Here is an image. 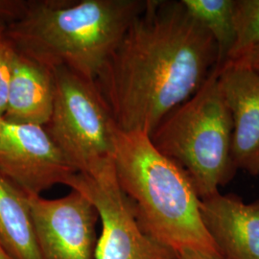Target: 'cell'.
<instances>
[{
	"instance_id": "obj_4",
	"label": "cell",
	"mask_w": 259,
	"mask_h": 259,
	"mask_svg": "<svg viewBox=\"0 0 259 259\" xmlns=\"http://www.w3.org/2000/svg\"><path fill=\"white\" fill-rule=\"evenodd\" d=\"M218 78L215 67L198 92L150 136L154 146L189 177L200 199L218 193L235 169L232 116Z\"/></svg>"
},
{
	"instance_id": "obj_2",
	"label": "cell",
	"mask_w": 259,
	"mask_h": 259,
	"mask_svg": "<svg viewBox=\"0 0 259 259\" xmlns=\"http://www.w3.org/2000/svg\"><path fill=\"white\" fill-rule=\"evenodd\" d=\"M146 0H0L5 37L49 69L93 81Z\"/></svg>"
},
{
	"instance_id": "obj_1",
	"label": "cell",
	"mask_w": 259,
	"mask_h": 259,
	"mask_svg": "<svg viewBox=\"0 0 259 259\" xmlns=\"http://www.w3.org/2000/svg\"><path fill=\"white\" fill-rule=\"evenodd\" d=\"M212 37L181 1L146 0L94 80L117 129L151 136L217 65Z\"/></svg>"
},
{
	"instance_id": "obj_3",
	"label": "cell",
	"mask_w": 259,
	"mask_h": 259,
	"mask_svg": "<svg viewBox=\"0 0 259 259\" xmlns=\"http://www.w3.org/2000/svg\"><path fill=\"white\" fill-rule=\"evenodd\" d=\"M117 182L144 231L178 254L195 251L225 259L204 226L201 199L185 171L142 133L118 130Z\"/></svg>"
},
{
	"instance_id": "obj_7",
	"label": "cell",
	"mask_w": 259,
	"mask_h": 259,
	"mask_svg": "<svg viewBox=\"0 0 259 259\" xmlns=\"http://www.w3.org/2000/svg\"><path fill=\"white\" fill-rule=\"evenodd\" d=\"M42 126L0 119V175L26 196H40L76 174Z\"/></svg>"
},
{
	"instance_id": "obj_6",
	"label": "cell",
	"mask_w": 259,
	"mask_h": 259,
	"mask_svg": "<svg viewBox=\"0 0 259 259\" xmlns=\"http://www.w3.org/2000/svg\"><path fill=\"white\" fill-rule=\"evenodd\" d=\"M65 185L84 195L101 222L95 259H180L144 231L115 175L114 162L92 174L76 173Z\"/></svg>"
},
{
	"instance_id": "obj_9",
	"label": "cell",
	"mask_w": 259,
	"mask_h": 259,
	"mask_svg": "<svg viewBox=\"0 0 259 259\" xmlns=\"http://www.w3.org/2000/svg\"><path fill=\"white\" fill-rule=\"evenodd\" d=\"M218 79L232 116L234 168L259 176V73L229 62L219 68Z\"/></svg>"
},
{
	"instance_id": "obj_8",
	"label": "cell",
	"mask_w": 259,
	"mask_h": 259,
	"mask_svg": "<svg viewBox=\"0 0 259 259\" xmlns=\"http://www.w3.org/2000/svg\"><path fill=\"white\" fill-rule=\"evenodd\" d=\"M42 259H95L99 215L79 191L59 199L27 196Z\"/></svg>"
},
{
	"instance_id": "obj_11",
	"label": "cell",
	"mask_w": 259,
	"mask_h": 259,
	"mask_svg": "<svg viewBox=\"0 0 259 259\" xmlns=\"http://www.w3.org/2000/svg\"><path fill=\"white\" fill-rule=\"evenodd\" d=\"M54 99L53 71L16 51L8 104L2 119L45 127L51 117Z\"/></svg>"
},
{
	"instance_id": "obj_10",
	"label": "cell",
	"mask_w": 259,
	"mask_h": 259,
	"mask_svg": "<svg viewBox=\"0 0 259 259\" xmlns=\"http://www.w3.org/2000/svg\"><path fill=\"white\" fill-rule=\"evenodd\" d=\"M204 226L225 259H259V202L220 192L201 199Z\"/></svg>"
},
{
	"instance_id": "obj_18",
	"label": "cell",
	"mask_w": 259,
	"mask_h": 259,
	"mask_svg": "<svg viewBox=\"0 0 259 259\" xmlns=\"http://www.w3.org/2000/svg\"><path fill=\"white\" fill-rule=\"evenodd\" d=\"M6 22L5 20L0 18V41L5 37V32H6Z\"/></svg>"
},
{
	"instance_id": "obj_13",
	"label": "cell",
	"mask_w": 259,
	"mask_h": 259,
	"mask_svg": "<svg viewBox=\"0 0 259 259\" xmlns=\"http://www.w3.org/2000/svg\"><path fill=\"white\" fill-rule=\"evenodd\" d=\"M186 11L212 37L218 51L220 68L228 60L235 42L234 0H182Z\"/></svg>"
},
{
	"instance_id": "obj_19",
	"label": "cell",
	"mask_w": 259,
	"mask_h": 259,
	"mask_svg": "<svg viewBox=\"0 0 259 259\" xmlns=\"http://www.w3.org/2000/svg\"><path fill=\"white\" fill-rule=\"evenodd\" d=\"M0 259H12L9 254L3 249L1 244H0Z\"/></svg>"
},
{
	"instance_id": "obj_12",
	"label": "cell",
	"mask_w": 259,
	"mask_h": 259,
	"mask_svg": "<svg viewBox=\"0 0 259 259\" xmlns=\"http://www.w3.org/2000/svg\"><path fill=\"white\" fill-rule=\"evenodd\" d=\"M0 244L12 259H42L27 196L1 175Z\"/></svg>"
},
{
	"instance_id": "obj_5",
	"label": "cell",
	"mask_w": 259,
	"mask_h": 259,
	"mask_svg": "<svg viewBox=\"0 0 259 259\" xmlns=\"http://www.w3.org/2000/svg\"><path fill=\"white\" fill-rule=\"evenodd\" d=\"M55 99L45 128L77 173L92 174L114 162L118 129L93 81L52 69Z\"/></svg>"
},
{
	"instance_id": "obj_15",
	"label": "cell",
	"mask_w": 259,
	"mask_h": 259,
	"mask_svg": "<svg viewBox=\"0 0 259 259\" xmlns=\"http://www.w3.org/2000/svg\"><path fill=\"white\" fill-rule=\"evenodd\" d=\"M15 56V47L4 37L0 41V119L7 109Z\"/></svg>"
},
{
	"instance_id": "obj_14",
	"label": "cell",
	"mask_w": 259,
	"mask_h": 259,
	"mask_svg": "<svg viewBox=\"0 0 259 259\" xmlns=\"http://www.w3.org/2000/svg\"><path fill=\"white\" fill-rule=\"evenodd\" d=\"M234 20L235 42L226 63L236 62L259 47V0H234Z\"/></svg>"
},
{
	"instance_id": "obj_17",
	"label": "cell",
	"mask_w": 259,
	"mask_h": 259,
	"mask_svg": "<svg viewBox=\"0 0 259 259\" xmlns=\"http://www.w3.org/2000/svg\"><path fill=\"white\" fill-rule=\"evenodd\" d=\"M180 259H217L213 258L210 256H206L202 253L195 252V251H185L181 254H179Z\"/></svg>"
},
{
	"instance_id": "obj_16",
	"label": "cell",
	"mask_w": 259,
	"mask_h": 259,
	"mask_svg": "<svg viewBox=\"0 0 259 259\" xmlns=\"http://www.w3.org/2000/svg\"><path fill=\"white\" fill-rule=\"evenodd\" d=\"M236 62H240L244 65L250 66V68H252L253 70H255L257 73H259V47L254 48L247 55L244 56Z\"/></svg>"
}]
</instances>
